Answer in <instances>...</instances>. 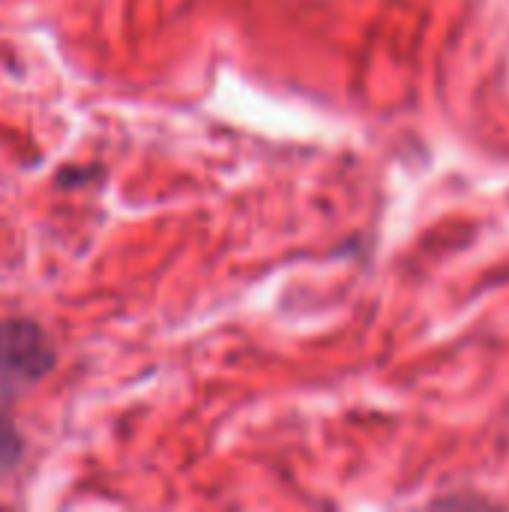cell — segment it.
Wrapping results in <instances>:
<instances>
[{
    "label": "cell",
    "instance_id": "obj_2",
    "mask_svg": "<svg viewBox=\"0 0 509 512\" xmlns=\"http://www.w3.org/2000/svg\"><path fill=\"white\" fill-rule=\"evenodd\" d=\"M21 456V441L12 423V411H9V393L0 384V474L9 471Z\"/></svg>",
    "mask_w": 509,
    "mask_h": 512
},
{
    "label": "cell",
    "instance_id": "obj_1",
    "mask_svg": "<svg viewBox=\"0 0 509 512\" xmlns=\"http://www.w3.org/2000/svg\"><path fill=\"white\" fill-rule=\"evenodd\" d=\"M54 366V351L42 327L30 321L0 324V369L18 378H42Z\"/></svg>",
    "mask_w": 509,
    "mask_h": 512
}]
</instances>
